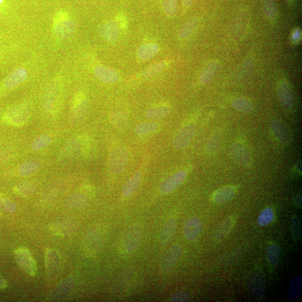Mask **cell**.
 <instances>
[{
  "mask_svg": "<svg viewBox=\"0 0 302 302\" xmlns=\"http://www.w3.org/2000/svg\"><path fill=\"white\" fill-rule=\"evenodd\" d=\"M55 19V32L57 37L62 40L70 38L75 31L76 23L69 19L66 12L64 11L57 13Z\"/></svg>",
  "mask_w": 302,
  "mask_h": 302,
  "instance_id": "obj_1",
  "label": "cell"
},
{
  "mask_svg": "<svg viewBox=\"0 0 302 302\" xmlns=\"http://www.w3.org/2000/svg\"><path fill=\"white\" fill-rule=\"evenodd\" d=\"M128 153L123 148L114 149L109 154L108 166L110 171L114 174L123 173L128 166Z\"/></svg>",
  "mask_w": 302,
  "mask_h": 302,
  "instance_id": "obj_2",
  "label": "cell"
},
{
  "mask_svg": "<svg viewBox=\"0 0 302 302\" xmlns=\"http://www.w3.org/2000/svg\"><path fill=\"white\" fill-rule=\"evenodd\" d=\"M181 247L178 244H174L169 249L161 263L160 269L162 274L169 275L172 272L181 258Z\"/></svg>",
  "mask_w": 302,
  "mask_h": 302,
  "instance_id": "obj_3",
  "label": "cell"
},
{
  "mask_svg": "<svg viewBox=\"0 0 302 302\" xmlns=\"http://www.w3.org/2000/svg\"><path fill=\"white\" fill-rule=\"evenodd\" d=\"M89 110V102L82 93L77 95L73 101L69 116V121L76 124L83 120Z\"/></svg>",
  "mask_w": 302,
  "mask_h": 302,
  "instance_id": "obj_4",
  "label": "cell"
},
{
  "mask_svg": "<svg viewBox=\"0 0 302 302\" xmlns=\"http://www.w3.org/2000/svg\"><path fill=\"white\" fill-rule=\"evenodd\" d=\"M142 239V228L138 225L130 227L125 232L123 240L125 250L132 252L140 245Z\"/></svg>",
  "mask_w": 302,
  "mask_h": 302,
  "instance_id": "obj_5",
  "label": "cell"
},
{
  "mask_svg": "<svg viewBox=\"0 0 302 302\" xmlns=\"http://www.w3.org/2000/svg\"><path fill=\"white\" fill-rule=\"evenodd\" d=\"M16 263L28 274L34 276L36 272V265L33 258L26 248H19L15 251Z\"/></svg>",
  "mask_w": 302,
  "mask_h": 302,
  "instance_id": "obj_6",
  "label": "cell"
},
{
  "mask_svg": "<svg viewBox=\"0 0 302 302\" xmlns=\"http://www.w3.org/2000/svg\"><path fill=\"white\" fill-rule=\"evenodd\" d=\"M30 111L27 106L19 105L9 110L6 114L7 122L12 125L20 126L30 120Z\"/></svg>",
  "mask_w": 302,
  "mask_h": 302,
  "instance_id": "obj_7",
  "label": "cell"
},
{
  "mask_svg": "<svg viewBox=\"0 0 302 302\" xmlns=\"http://www.w3.org/2000/svg\"><path fill=\"white\" fill-rule=\"evenodd\" d=\"M83 153V146L79 139L73 138L70 139L60 151V158L61 160L70 161L79 158Z\"/></svg>",
  "mask_w": 302,
  "mask_h": 302,
  "instance_id": "obj_8",
  "label": "cell"
},
{
  "mask_svg": "<svg viewBox=\"0 0 302 302\" xmlns=\"http://www.w3.org/2000/svg\"><path fill=\"white\" fill-rule=\"evenodd\" d=\"M186 177L187 173L184 171H180L171 175L161 183L159 187V191L162 194L172 193L182 184Z\"/></svg>",
  "mask_w": 302,
  "mask_h": 302,
  "instance_id": "obj_9",
  "label": "cell"
},
{
  "mask_svg": "<svg viewBox=\"0 0 302 302\" xmlns=\"http://www.w3.org/2000/svg\"><path fill=\"white\" fill-rule=\"evenodd\" d=\"M196 125L189 124L182 128L175 136L173 141V146L175 149L181 150L188 146L195 135Z\"/></svg>",
  "mask_w": 302,
  "mask_h": 302,
  "instance_id": "obj_10",
  "label": "cell"
},
{
  "mask_svg": "<svg viewBox=\"0 0 302 302\" xmlns=\"http://www.w3.org/2000/svg\"><path fill=\"white\" fill-rule=\"evenodd\" d=\"M229 155L232 160L239 165L247 167L251 164L250 153L245 147L239 143H236L231 147Z\"/></svg>",
  "mask_w": 302,
  "mask_h": 302,
  "instance_id": "obj_11",
  "label": "cell"
},
{
  "mask_svg": "<svg viewBox=\"0 0 302 302\" xmlns=\"http://www.w3.org/2000/svg\"><path fill=\"white\" fill-rule=\"evenodd\" d=\"M248 23V15L242 12L236 16L231 26L230 33L232 37L239 40L243 37L247 30Z\"/></svg>",
  "mask_w": 302,
  "mask_h": 302,
  "instance_id": "obj_12",
  "label": "cell"
},
{
  "mask_svg": "<svg viewBox=\"0 0 302 302\" xmlns=\"http://www.w3.org/2000/svg\"><path fill=\"white\" fill-rule=\"evenodd\" d=\"M248 287L252 295L257 299H261L264 296L265 283L260 272L256 271L251 273L248 279Z\"/></svg>",
  "mask_w": 302,
  "mask_h": 302,
  "instance_id": "obj_13",
  "label": "cell"
},
{
  "mask_svg": "<svg viewBox=\"0 0 302 302\" xmlns=\"http://www.w3.org/2000/svg\"><path fill=\"white\" fill-rule=\"evenodd\" d=\"M102 238L99 232L90 230L84 237L83 244L85 250L91 254H95L100 250L102 246Z\"/></svg>",
  "mask_w": 302,
  "mask_h": 302,
  "instance_id": "obj_14",
  "label": "cell"
},
{
  "mask_svg": "<svg viewBox=\"0 0 302 302\" xmlns=\"http://www.w3.org/2000/svg\"><path fill=\"white\" fill-rule=\"evenodd\" d=\"M277 95L280 103L284 107L291 108L295 103L292 90L289 84L285 81H281L277 88Z\"/></svg>",
  "mask_w": 302,
  "mask_h": 302,
  "instance_id": "obj_15",
  "label": "cell"
},
{
  "mask_svg": "<svg viewBox=\"0 0 302 302\" xmlns=\"http://www.w3.org/2000/svg\"><path fill=\"white\" fill-rule=\"evenodd\" d=\"M203 224L201 220L197 217L187 220L183 227V235L189 242H194L201 233Z\"/></svg>",
  "mask_w": 302,
  "mask_h": 302,
  "instance_id": "obj_16",
  "label": "cell"
},
{
  "mask_svg": "<svg viewBox=\"0 0 302 302\" xmlns=\"http://www.w3.org/2000/svg\"><path fill=\"white\" fill-rule=\"evenodd\" d=\"M235 219L233 216H227L219 223L214 232V238L216 242H222L226 238L234 226Z\"/></svg>",
  "mask_w": 302,
  "mask_h": 302,
  "instance_id": "obj_17",
  "label": "cell"
},
{
  "mask_svg": "<svg viewBox=\"0 0 302 302\" xmlns=\"http://www.w3.org/2000/svg\"><path fill=\"white\" fill-rule=\"evenodd\" d=\"M97 78L105 84H113L117 82L120 76L113 69L103 66H97L94 70Z\"/></svg>",
  "mask_w": 302,
  "mask_h": 302,
  "instance_id": "obj_18",
  "label": "cell"
},
{
  "mask_svg": "<svg viewBox=\"0 0 302 302\" xmlns=\"http://www.w3.org/2000/svg\"><path fill=\"white\" fill-rule=\"evenodd\" d=\"M27 75L28 73L26 69L23 68L16 69L4 81V85L7 89H14L26 80Z\"/></svg>",
  "mask_w": 302,
  "mask_h": 302,
  "instance_id": "obj_19",
  "label": "cell"
},
{
  "mask_svg": "<svg viewBox=\"0 0 302 302\" xmlns=\"http://www.w3.org/2000/svg\"><path fill=\"white\" fill-rule=\"evenodd\" d=\"M61 259L58 252L49 250L47 253L46 264L47 272L51 276L56 275L60 267Z\"/></svg>",
  "mask_w": 302,
  "mask_h": 302,
  "instance_id": "obj_20",
  "label": "cell"
},
{
  "mask_svg": "<svg viewBox=\"0 0 302 302\" xmlns=\"http://www.w3.org/2000/svg\"><path fill=\"white\" fill-rule=\"evenodd\" d=\"M89 200L87 196L83 193H73L65 200L64 205L68 209L80 210L88 205Z\"/></svg>",
  "mask_w": 302,
  "mask_h": 302,
  "instance_id": "obj_21",
  "label": "cell"
},
{
  "mask_svg": "<svg viewBox=\"0 0 302 302\" xmlns=\"http://www.w3.org/2000/svg\"><path fill=\"white\" fill-rule=\"evenodd\" d=\"M99 32L102 38L108 42H114L119 35V27L116 22H109L101 27Z\"/></svg>",
  "mask_w": 302,
  "mask_h": 302,
  "instance_id": "obj_22",
  "label": "cell"
},
{
  "mask_svg": "<svg viewBox=\"0 0 302 302\" xmlns=\"http://www.w3.org/2000/svg\"><path fill=\"white\" fill-rule=\"evenodd\" d=\"M59 90V84L57 82H53L49 85L43 101V107L45 111L49 112L52 109L58 94Z\"/></svg>",
  "mask_w": 302,
  "mask_h": 302,
  "instance_id": "obj_23",
  "label": "cell"
},
{
  "mask_svg": "<svg viewBox=\"0 0 302 302\" xmlns=\"http://www.w3.org/2000/svg\"><path fill=\"white\" fill-rule=\"evenodd\" d=\"M236 195V190L233 187L227 186L221 187L215 191L213 201L217 205H223L233 199Z\"/></svg>",
  "mask_w": 302,
  "mask_h": 302,
  "instance_id": "obj_24",
  "label": "cell"
},
{
  "mask_svg": "<svg viewBox=\"0 0 302 302\" xmlns=\"http://www.w3.org/2000/svg\"><path fill=\"white\" fill-rule=\"evenodd\" d=\"M220 63L217 60L211 61L204 68L200 76V83L202 85H207L210 83L219 71Z\"/></svg>",
  "mask_w": 302,
  "mask_h": 302,
  "instance_id": "obj_25",
  "label": "cell"
},
{
  "mask_svg": "<svg viewBox=\"0 0 302 302\" xmlns=\"http://www.w3.org/2000/svg\"><path fill=\"white\" fill-rule=\"evenodd\" d=\"M75 224L69 219L57 220L51 225V230L57 235L66 236L70 234L74 230Z\"/></svg>",
  "mask_w": 302,
  "mask_h": 302,
  "instance_id": "obj_26",
  "label": "cell"
},
{
  "mask_svg": "<svg viewBox=\"0 0 302 302\" xmlns=\"http://www.w3.org/2000/svg\"><path fill=\"white\" fill-rule=\"evenodd\" d=\"M142 175L140 171H137L125 183L122 190V195L124 197H129L138 189L142 181Z\"/></svg>",
  "mask_w": 302,
  "mask_h": 302,
  "instance_id": "obj_27",
  "label": "cell"
},
{
  "mask_svg": "<svg viewBox=\"0 0 302 302\" xmlns=\"http://www.w3.org/2000/svg\"><path fill=\"white\" fill-rule=\"evenodd\" d=\"M177 229V223L174 219H170L164 224L161 231L160 240L163 245H166L173 238Z\"/></svg>",
  "mask_w": 302,
  "mask_h": 302,
  "instance_id": "obj_28",
  "label": "cell"
},
{
  "mask_svg": "<svg viewBox=\"0 0 302 302\" xmlns=\"http://www.w3.org/2000/svg\"><path fill=\"white\" fill-rule=\"evenodd\" d=\"M159 47L156 43H147L141 45L138 48L137 55L142 60H148L157 54Z\"/></svg>",
  "mask_w": 302,
  "mask_h": 302,
  "instance_id": "obj_29",
  "label": "cell"
},
{
  "mask_svg": "<svg viewBox=\"0 0 302 302\" xmlns=\"http://www.w3.org/2000/svg\"><path fill=\"white\" fill-rule=\"evenodd\" d=\"M110 123L117 129H124L128 124V118L126 114L121 110H117L110 114Z\"/></svg>",
  "mask_w": 302,
  "mask_h": 302,
  "instance_id": "obj_30",
  "label": "cell"
},
{
  "mask_svg": "<svg viewBox=\"0 0 302 302\" xmlns=\"http://www.w3.org/2000/svg\"><path fill=\"white\" fill-rule=\"evenodd\" d=\"M271 126L272 131L280 142L287 143L289 141V134L282 122L279 120L272 121Z\"/></svg>",
  "mask_w": 302,
  "mask_h": 302,
  "instance_id": "obj_31",
  "label": "cell"
},
{
  "mask_svg": "<svg viewBox=\"0 0 302 302\" xmlns=\"http://www.w3.org/2000/svg\"><path fill=\"white\" fill-rule=\"evenodd\" d=\"M170 113V108L167 106L163 105L151 108L147 110L145 116L151 120H160L166 118Z\"/></svg>",
  "mask_w": 302,
  "mask_h": 302,
  "instance_id": "obj_32",
  "label": "cell"
},
{
  "mask_svg": "<svg viewBox=\"0 0 302 302\" xmlns=\"http://www.w3.org/2000/svg\"><path fill=\"white\" fill-rule=\"evenodd\" d=\"M280 255V248L277 244H269L267 248L266 256L268 262L271 267H274L278 264Z\"/></svg>",
  "mask_w": 302,
  "mask_h": 302,
  "instance_id": "obj_33",
  "label": "cell"
},
{
  "mask_svg": "<svg viewBox=\"0 0 302 302\" xmlns=\"http://www.w3.org/2000/svg\"><path fill=\"white\" fill-rule=\"evenodd\" d=\"M41 165V163L38 161H26L20 165L19 169V174L22 177L30 176L35 174L40 169Z\"/></svg>",
  "mask_w": 302,
  "mask_h": 302,
  "instance_id": "obj_34",
  "label": "cell"
},
{
  "mask_svg": "<svg viewBox=\"0 0 302 302\" xmlns=\"http://www.w3.org/2000/svg\"><path fill=\"white\" fill-rule=\"evenodd\" d=\"M199 24V20L197 18L189 20L179 31L178 34L179 39L184 40L188 38L197 30Z\"/></svg>",
  "mask_w": 302,
  "mask_h": 302,
  "instance_id": "obj_35",
  "label": "cell"
},
{
  "mask_svg": "<svg viewBox=\"0 0 302 302\" xmlns=\"http://www.w3.org/2000/svg\"><path fill=\"white\" fill-rule=\"evenodd\" d=\"M302 289V277L298 276L293 279L290 284L288 291V299L290 300H296L299 298Z\"/></svg>",
  "mask_w": 302,
  "mask_h": 302,
  "instance_id": "obj_36",
  "label": "cell"
},
{
  "mask_svg": "<svg viewBox=\"0 0 302 302\" xmlns=\"http://www.w3.org/2000/svg\"><path fill=\"white\" fill-rule=\"evenodd\" d=\"M158 126L156 123L152 121L141 122L137 124L135 128V133L138 136L148 135L156 131Z\"/></svg>",
  "mask_w": 302,
  "mask_h": 302,
  "instance_id": "obj_37",
  "label": "cell"
},
{
  "mask_svg": "<svg viewBox=\"0 0 302 302\" xmlns=\"http://www.w3.org/2000/svg\"><path fill=\"white\" fill-rule=\"evenodd\" d=\"M15 193L23 197H28L33 194L36 190V186L30 182L22 181L15 187Z\"/></svg>",
  "mask_w": 302,
  "mask_h": 302,
  "instance_id": "obj_38",
  "label": "cell"
},
{
  "mask_svg": "<svg viewBox=\"0 0 302 302\" xmlns=\"http://www.w3.org/2000/svg\"><path fill=\"white\" fill-rule=\"evenodd\" d=\"M232 105L236 110L244 113H251L254 110L251 102L242 98L234 100L232 102Z\"/></svg>",
  "mask_w": 302,
  "mask_h": 302,
  "instance_id": "obj_39",
  "label": "cell"
},
{
  "mask_svg": "<svg viewBox=\"0 0 302 302\" xmlns=\"http://www.w3.org/2000/svg\"><path fill=\"white\" fill-rule=\"evenodd\" d=\"M52 138L47 134H43L34 139L31 144V148L33 151H40L46 148L51 144Z\"/></svg>",
  "mask_w": 302,
  "mask_h": 302,
  "instance_id": "obj_40",
  "label": "cell"
},
{
  "mask_svg": "<svg viewBox=\"0 0 302 302\" xmlns=\"http://www.w3.org/2000/svg\"><path fill=\"white\" fill-rule=\"evenodd\" d=\"M274 218V211L271 208H265L259 215L257 222L258 225L264 227L270 224Z\"/></svg>",
  "mask_w": 302,
  "mask_h": 302,
  "instance_id": "obj_41",
  "label": "cell"
},
{
  "mask_svg": "<svg viewBox=\"0 0 302 302\" xmlns=\"http://www.w3.org/2000/svg\"><path fill=\"white\" fill-rule=\"evenodd\" d=\"M166 61H162V62L152 64L143 72L142 75L145 78H151V77L156 76L164 70V69L166 66Z\"/></svg>",
  "mask_w": 302,
  "mask_h": 302,
  "instance_id": "obj_42",
  "label": "cell"
},
{
  "mask_svg": "<svg viewBox=\"0 0 302 302\" xmlns=\"http://www.w3.org/2000/svg\"><path fill=\"white\" fill-rule=\"evenodd\" d=\"M221 140V133L217 132L212 134L208 141L206 145V151L208 153H213L217 150L219 143Z\"/></svg>",
  "mask_w": 302,
  "mask_h": 302,
  "instance_id": "obj_43",
  "label": "cell"
},
{
  "mask_svg": "<svg viewBox=\"0 0 302 302\" xmlns=\"http://www.w3.org/2000/svg\"><path fill=\"white\" fill-rule=\"evenodd\" d=\"M263 11L268 18H273L277 13V7L274 0H264Z\"/></svg>",
  "mask_w": 302,
  "mask_h": 302,
  "instance_id": "obj_44",
  "label": "cell"
},
{
  "mask_svg": "<svg viewBox=\"0 0 302 302\" xmlns=\"http://www.w3.org/2000/svg\"><path fill=\"white\" fill-rule=\"evenodd\" d=\"M290 231L293 240L295 242L299 241L301 235V228L299 220L296 217H293L290 222Z\"/></svg>",
  "mask_w": 302,
  "mask_h": 302,
  "instance_id": "obj_45",
  "label": "cell"
},
{
  "mask_svg": "<svg viewBox=\"0 0 302 302\" xmlns=\"http://www.w3.org/2000/svg\"><path fill=\"white\" fill-rule=\"evenodd\" d=\"M163 7L166 14L170 18H173L176 15L178 11L177 0H164Z\"/></svg>",
  "mask_w": 302,
  "mask_h": 302,
  "instance_id": "obj_46",
  "label": "cell"
},
{
  "mask_svg": "<svg viewBox=\"0 0 302 302\" xmlns=\"http://www.w3.org/2000/svg\"><path fill=\"white\" fill-rule=\"evenodd\" d=\"M73 284H74V281L73 279L71 277H68L62 281L57 287L56 293H58L60 296L66 295L69 292H70Z\"/></svg>",
  "mask_w": 302,
  "mask_h": 302,
  "instance_id": "obj_47",
  "label": "cell"
},
{
  "mask_svg": "<svg viewBox=\"0 0 302 302\" xmlns=\"http://www.w3.org/2000/svg\"><path fill=\"white\" fill-rule=\"evenodd\" d=\"M16 208L15 204L10 199L0 197V209L8 213H14Z\"/></svg>",
  "mask_w": 302,
  "mask_h": 302,
  "instance_id": "obj_48",
  "label": "cell"
},
{
  "mask_svg": "<svg viewBox=\"0 0 302 302\" xmlns=\"http://www.w3.org/2000/svg\"><path fill=\"white\" fill-rule=\"evenodd\" d=\"M191 300V297L188 292L179 291L174 294L170 301L173 302H190Z\"/></svg>",
  "mask_w": 302,
  "mask_h": 302,
  "instance_id": "obj_49",
  "label": "cell"
},
{
  "mask_svg": "<svg viewBox=\"0 0 302 302\" xmlns=\"http://www.w3.org/2000/svg\"><path fill=\"white\" fill-rule=\"evenodd\" d=\"M301 38V31L299 30H296L294 31L292 35V39L295 42H299Z\"/></svg>",
  "mask_w": 302,
  "mask_h": 302,
  "instance_id": "obj_50",
  "label": "cell"
},
{
  "mask_svg": "<svg viewBox=\"0 0 302 302\" xmlns=\"http://www.w3.org/2000/svg\"><path fill=\"white\" fill-rule=\"evenodd\" d=\"M118 22L119 23L121 28L124 29L127 27L128 24L124 18L120 17L119 19H118Z\"/></svg>",
  "mask_w": 302,
  "mask_h": 302,
  "instance_id": "obj_51",
  "label": "cell"
},
{
  "mask_svg": "<svg viewBox=\"0 0 302 302\" xmlns=\"http://www.w3.org/2000/svg\"><path fill=\"white\" fill-rule=\"evenodd\" d=\"M7 287L6 281L1 276H0V290L5 289Z\"/></svg>",
  "mask_w": 302,
  "mask_h": 302,
  "instance_id": "obj_52",
  "label": "cell"
},
{
  "mask_svg": "<svg viewBox=\"0 0 302 302\" xmlns=\"http://www.w3.org/2000/svg\"><path fill=\"white\" fill-rule=\"evenodd\" d=\"M295 203L296 206L302 209V197L301 195L297 196L295 198Z\"/></svg>",
  "mask_w": 302,
  "mask_h": 302,
  "instance_id": "obj_53",
  "label": "cell"
},
{
  "mask_svg": "<svg viewBox=\"0 0 302 302\" xmlns=\"http://www.w3.org/2000/svg\"><path fill=\"white\" fill-rule=\"evenodd\" d=\"M182 5L185 7H189L193 2V0H181Z\"/></svg>",
  "mask_w": 302,
  "mask_h": 302,
  "instance_id": "obj_54",
  "label": "cell"
},
{
  "mask_svg": "<svg viewBox=\"0 0 302 302\" xmlns=\"http://www.w3.org/2000/svg\"><path fill=\"white\" fill-rule=\"evenodd\" d=\"M290 2H293L296 1V0H288Z\"/></svg>",
  "mask_w": 302,
  "mask_h": 302,
  "instance_id": "obj_55",
  "label": "cell"
},
{
  "mask_svg": "<svg viewBox=\"0 0 302 302\" xmlns=\"http://www.w3.org/2000/svg\"><path fill=\"white\" fill-rule=\"evenodd\" d=\"M3 0H0V3H1L3 2Z\"/></svg>",
  "mask_w": 302,
  "mask_h": 302,
  "instance_id": "obj_56",
  "label": "cell"
}]
</instances>
